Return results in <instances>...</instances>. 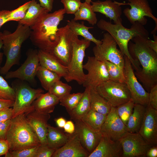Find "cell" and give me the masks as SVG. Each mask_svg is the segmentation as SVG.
Listing matches in <instances>:
<instances>
[{
    "label": "cell",
    "instance_id": "obj_18",
    "mask_svg": "<svg viewBox=\"0 0 157 157\" xmlns=\"http://www.w3.org/2000/svg\"><path fill=\"white\" fill-rule=\"evenodd\" d=\"M75 132L84 148L90 154L98 144L102 136L100 131L88 127L81 119L74 121Z\"/></svg>",
    "mask_w": 157,
    "mask_h": 157
},
{
    "label": "cell",
    "instance_id": "obj_46",
    "mask_svg": "<svg viewBox=\"0 0 157 157\" xmlns=\"http://www.w3.org/2000/svg\"><path fill=\"white\" fill-rule=\"evenodd\" d=\"M63 129L65 132L69 134H73L75 132V124L72 121L69 120L66 121Z\"/></svg>",
    "mask_w": 157,
    "mask_h": 157
},
{
    "label": "cell",
    "instance_id": "obj_27",
    "mask_svg": "<svg viewBox=\"0 0 157 157\" xmlns=\"http://www.w3.org/2000/svg\"><path fill=\"white\" fill-rule=\"evenodd\" d=\"M146 106L135 104L133 113L129 117L126 125L128 131L138 133L144 116Z\"/></svg>",
    "mask_w": 157,
    "mask_h": 157
},
{
    "label": "cell",
    "instance_id": "obj_54",
    "mask_svg": "<svg viewBox=\"0 0 157 157\" xmlns=\"http://www.w3.org/2000/svg\"><path fill=\"white\" fill-rule=\"evenodd\" d=\"M2 35V33L0 31V67L2 62L3 56V53L0 51L3 45Z\"/></svg>",
    "mask_w": 157,
    "mask_h": 157
},
{
    "label": "cell",
    "instance_id": "obj_37",
    "mask_svg": "<svg viewBox=\"0 0 157 157\" xmlns=\"http://www.w3.org/2000/svg\"><path fill=\"white\" fill-rule=\"evenodd\" d=\"M134 104L131 99L116 107L118 116L126 126L129 117L133 113Z\"/></svg>",
    "mask_w": 157,
    "mask_h": 157
},
{
    "label": "cell",
    "instance_id": "obj_4",
    "mask_svg": "<svg viewBox=\"0 0 157 157\" xmlns=\"http://www.w3.org/2000/svg\"><path fill=\"white\" fill-rule=\"evenodd\" d=\"M6 140L10 151L20 150L41 145L35 131L27 121L25 113L11 119Z\"/></svg>",
    "mask_w": 157,
    "mask_h": 157
},
{
    "label": "cell",
    "instance_id": "obj_52",
    "mask_svg": "<svg viewBox=\"0 0 157 157\" xmlns=\"http://www.w3.org/2000/svg\"><path fill=\"white\" fill-rule=\"evenodd\" d=\"M157 157V145L151 146L147 150L146 157Z\"/></svg>",
    "mask_w": 157,
    "mask_h": 157
},
{
    "label": "cell",
    "instance_id": "obj_6",
    "mask_svg": "<svg viewBox=\"0 0 157 157\" xmlns=\"http://www.w3.org/2000/svg\"><path fill=\"white\" fill-rule=\"evenodd\" d=\"M90 42L85 39H79L78 36L72 32L70 58L67 66V74L64 78L67 82L75 81L80 85L83 83L85 74L83 71V61L85 50Z\"/></svg>",
    "mask_w": 157,
    "mask_h": 157
},
{
    "label": "cell",
    "instance_id": "obj_9",
    "mask_svg": "<svg viewBox=\"0 0 157 157\" xmlns=\"http://www.w3.org/2000/svg\"><path fill=\"white\" fill-rule=\"evenodd\" d=\"M96 89L113 107H116L131 99V93L125 83L108 80L98 86Z\"/></svg>",
    "mask_w": 157,
    "mask_h": 157
},
{
    "label": "cell",
    "instance_id": "obj_16",
    "mask_svg": "<svg viewBox=\"0 0 157 157\" xmlns=\"http://www.w3.org/2000/svg\"><path fill=\"white\" fill-rule=\"evenodd\" d=\"M138 133L151 146L157 145V110L149 104Z\"/></svg>",
    "mask_w": 157,
    "mask_h": 157
},
{
    "label": "cell",
    "instance_id": "obj_28",
    "mask_svg": "<svg viewBox=\"0 0 157 157\" xmlns=\"http://www.w3.org/2000/svg\"><path fill=\"white\" fill-rule=\"evenodd\" d=\"M47 12H49L35 0H31L24 17L19 22V24L30 27L43 13Z\"/></svg>",
    "mask_w": 157,
    "mask_h": 157
},
{
    "label": "cell",
    "instance_id": "obj_5",
    "mask_svg": "<svg viewBox=\"0 0 157 157\" xmlns=\"http://www.w3.org/2000/svg\"><path fill=\"white\" fill-rule=\"evenodd\" d=\"M31 31L30 26L19 24L13 33L6 31L2 33L3 53L6 60L0 68L1 74L5 75L13 66L19 64L22 44L30 37Z\"/></svg>",
    "mask_w": 157,
    "mask_h": 157
},
{
    "label": "cell",
    "instance_id": "obj_44",
    "mask_svg": "<svg viewBox=\"0 0 157 157\" xmlns=\"http://www.w3.org/2000/svg\"><path fill=\"white\" fill-rule=\"evenodd\" d=\"M11 122V119L0 122V140H6V135Z\"/></svg>",
    "mask_w": 157,
    "mask_h": 157
},
{
    "label": "cell",
    "instance_id": "obj_53",
    "mask_svg": "<svg viewBox=\"0 0 157 157\" xmlns=\"http://www.w3.org/2000/svg\"><path fill=\"white\" fill-rule=\"evenodd\" d=\"M54 121L58 127L60 128H63L67 121L63 117L55 118Z\"/></svg>",
    "mask_w": 157,
    "mask_h": 157
},
{
    "label": "cell",
    "instance_id": "obj_45",
    "mask_svg": "<svg viewBox=\"0 0 157 157\" xmlns=\"http://www.w3.org/2000/svg\"><path fill=\"white\" fill-rule=\"evenodd\" d=\"M13 108L7 107L0 110V122L11 119L13 117Z\"/></svg>",
    "mask_w": 157,
    "mask_h": 157
},
{
    "label": "cell",
    "instance_id": "obj_2",
    "mask_svg": "<svg viewBox=\"0 0 157 157\" xmlns=\"http://www.w3.org/2000/svg\"><path fill=\"white\" fill-rule=\"evenodd\" d=\"M43 13L30 26V38L39 49L51 53L59 42L58 25L66 11L61 8L53 13Z\"/></svg>",
    "mask_w": 157,
    "mask_h": 157
},
{
    "label": "cell",
    "instance_id": "obj_20",
    "mask_svg": "<svg viewBox=\"0 0 157 157\" xmlns=\"http://www.w3.org/2000/svg\"><path fill=\"white\" fill-rule=\"evenodd\" d=\"M123 150L119 140H114L102 134L97 147L88 157H122Z\"/></svg>",
    "mask_w": 157,
    "mask_h": 157
},
{
    "label": "cell",
    "instance_id": "obj_25",
    "mask_svg": "<svg viewBox=\"0 0 157 157\" xmlns=\"http://www.w3.org/2000/svg\"><path fill=\"white\" fill-rule=\"evenodd\" d=\"M70 135L66 134L58 127L48 124L47 138V144L50 147L58 149L64 145L69 140Z\"/></svg>",
    "mask_w": 157,
    "mask_h": 157
},
{
    "label": "cell",
    "instance_id": "obj_51",
    "mask_svg": "<svg viewBox=\"0 0 157 157\" xmlns=\"http://www.w3.org/2000/svg\"><path fill=\"white\" fill-rule=\"evenodd\" d=\"M153 35L154 40L148 38L147 39V43L149 47L157 53V36L156 34Z\"/></svg>",
    "mask_w": 157,
    "mask_h": 157
},
{
    "label": "cell",
    "instance_id": "obj_56",
    "mask_svg": "<svg viewBox=\"0 0 157 157\" xmlns=\"http://www.w3.org/2000/svg\"></svg>",
    "mask_w": 157,
    "mask_h": 157
},
{
    "label": "cell",
    "instance_id": "obj_24",
    "mask_svg": "<svg viewBox=\"0 0 157 157\" xmlns=\"http://www.w3.org/2000/svg\"><path fill=\"white\" fill-rule=\"evenodd\" d=\"M59 99L49 92L42 93L33 103L32 106L36 111L42 113L50 114L53 112L55 106L59 102Z\"/></svg>",
    "mask_w": 157,
    "mask_h": 157
},
{
    "label": "cell",
    "instance_id": "obj_13",
    "mask_svg": "<svg viewBox=\"0 0 157 157\" xmlns=\"http://www.w3.org/2000/svg\"><path fill=\"white\" fill-rule=\"evenodd\" d=\"M123 150L122 157H146L151 146L138 133L128 132L119 140Z\"/></svg>",
    "mask_w": 157,
    "mask_h": 157
},
{
    "label": "cell",
    "instance_id": "obj_40",
    "mask_svg": "<svg viewBox=\"0 0 157 157\" xmlns=\"http://www.w3.org/2000/svg\"><path fill=\"white\" fill-rule=\"evenodd\" d=\"M38 147L20 150L8 151L5 154L6 157H35Z\"/></svg>",
    "mask_w": 157,
    "mask_h": 157
},
{
    "label": "cell",
    "instance_id": "obj_11",
    "mask_svg": "<svg viewBox=\"0 0 157 157\" xmlns=\"http://www.w3.org/2000/svg\"><path fill=\"white\" fill-rule=\"evenodd\" d=\"M27 58L21 66L14 71L8 72L5 75L6 79L17 78L34 84L35 77L40 65L38 50L33 49L27 53Z\"/></svg>",
    "mask_w": 157,
    "mask_h": 157
},
{
    "label": "cell",
    "instance_id": "obj_22",
    "mask_svg": "<svg viewBox=\"0 0 157 157\" xmlns=\"http://www.w3.org/2000/svg\"><path fill=\"white\" fill-rule=\"evenodd\" d=\"M93 11L105 15L107 17L113 20L114 24H122V8L119 2L111 0L97 1L92 2Z\"/></svg>",
    "mask_w": 157,
    "mask_h": 157
},
{
    "label": "cell",
    "instance_id": "obj_49",
    "mask_svg": "<svg viewBox=\"0 0 157 157\" xmlns=\"http://www.w3.org/2000/svg\"><path fill=\"white\" fill-rule=\"evenodd\" d=\"M41 6L46 9L49 12L53 9L54 0H38Z\"/></svg>",
    "mask_w": 157,
    "mask_h": 157
},
{
    "label": "cell",
    "instance_id": "obj_10",
    "mask_svg": "<svg viewBox=\"0 0 157 157\" xmlns=\"http://www.w3.org/2000/svg\"><path fill=\"white\" fill-rule=\"evenodd\" d=\"M130 8L124 9L123 13L129 22L133 24L138 22L143 25L146 24L147 16L152 18L155 22V27L151 32L156 34L157 30V18L153 14L152 10L147 0H126Z\"/></svg>",
    "mask_w": 157,
    "mask_h": 157
},
{
    "label": "cell",
    "instance_id": "obj_12",
    "mask_svg": "<svg viewBox=\"0 0 157 157\" xmlns=\"http://www.w3.org/2000/svg\"><path fill=\"white\" fill-rule=\"evenodd\" d=\"M124 57L125 63L124 72L125 83L131 93V99L135 104L146 106L149 104V93L138 81L129 59L125 55Z\"/></svg>",
    "mask_w": 157,
    "mask_h": 157
},
{
    "label": "cell",
    "instance_id": "obj_29",
    "mask_svg": "<svg viewBox=\"0 0 157 157\" xmlns=\"http://www.w3.org/2000/svg\"><path fill=\"white\" fill-rule=\"evenodd\" d=\"M91 109L102 114L107 115L112 107L109 102L101 96L96 88H90Z\"/></svg>",
    "mask_w": 157,
    "mask_h": 157
},
{
    "label": "cell",
    "instance_id": "obj_3",
    "mask_svg": "<svg viewBox=\"0 0 157 157\" xmlns=\"http://www.w3.org/2000/svg\"><path fill=\"white\" fill-rule=\"evenodd\" d=\"M97 26L100 29L107 31L112 36L121 52L130 60L133 69L136 72L140 71L141 67L140 63L138 60L133 59L130 55L128 50V44L129 42L136 36L149 37V32L144 25L136 22L132 24L130 28H127L123 26L122 24H113L101 19L97 23Z\"/></svg>",
    "mask_w": 157,
    "mask_h": 157
},
{
    "label": "cell",
    "instance_id": "obj_42",
    "mask_svg": "<svg viewBox=\"0 0 157 157\" xmlns=\"http://www.w3.org/2000/svg\"><path fill=\"white\" fill-rule=\"evenodd\" d=\"M56 149L47 144L41 145L38 147L35 157H52Z\"/></svg>",
    "mask_w": 157,
    "mask_h": 157
},
{
    "label": "cell",
    "instance_id": "obj_36",
    "mask_svg": "<svg viewBox=\"0 0 157 157\" xmlns=\"http://www.w3.org/2000/svg\"><path fill=\"white\" fill-rule=\"evenodd\" d=\"M72 90L71 86L59 80L52 85L48 92L54 95L60 100L70 94Z\"/></svg>",
    "mask_w": 157,
    "mask_h": 157
},
{
    "label": "cell",
    "instance_id": "obj_17",
    "mask_svg": "<svg viewBox=\"0 0 157 157\" xmlns=\"http://www.w3.org/2000/svg\"><path fill=\"white\" fill-rule=\"evenodd\" d=\"M59 40L51 53L63 65L67 67L69 62L71 53V38L72 32L66 26L59 28Z\"/></svg>",
    "mask_w": 157,
    "mask_h": 157
},
{
    "label": "cell",
    "instance_id": "obj_55",
    "mask_svg": "<svg viewBox=\"0 0 157 157\" xmlns=\"http://www.w3.org/2000/svg\"><path fill=\"white\" fill-rule=\"evenodd\" d=\"M85 2L89 4H90L91 2H92V0H85Z\"/></svg>",
    "mask_w": 157,
    "mask_h": 157
},
{
    "label": "cell",
    "instance_id": "obj_34",
    "mask_svg": "<svg viewBox=\"0 0 157 157\" xmlns=\"http://www.w3.org/2000/svg\"><path fill=\"white\" fill-rule=\"evenodd\" d=\"M103 62L105 64L109 75V80L116 82L125 83L124 69L109 61Z\"/></svg>",
    "mask_w": 157,
    "mask_h": 157
},
{
    "label": "cell",
    "instance_id": "obj_33",
    "mask_svg": "<svg viewBox=\"0 0 157 157\" xmlns=\"http://www.w3.org/2000/svg\"><path fill=\"white\" fill-rule=\"evenodd\" d=\"M74 14L75 17L73 19L75 21L86 20L92 25L97 23L96 15L92 10L91 5L85 2L82 3L80 8Z\"/></svg>",
    "mask_w": 157,
    "mask_h": 157
},
{
    "label": "cell",
    "instance_id": "obj_41",
    "mask_svg": "<svg viewBox=\"0 0 157 157\" xmlns=\"http://www.w3.org/2000/svg\"><path fill=\"white\" fill-rule=\"evenodd\" d=\"M63 4L66 13L74 14L80 7L81 0H61Z\"/></svg>",
    "mask_w": 157,
    "mask_h": 157
},
{
    "label": "cell",
    "instance_id": "obj_1",
    "mask_svg": "<svg viewBox=\"0 0 157 157\" xmlns=\"http://www.w3.org/2000/svg\"><path fill=\"white\" fill-rule=\"evenodd\" d=\"M148 38L149 37L136 36L129 42L128 49L131 57L138 60L142 67L140 71L134 72L135 74L149 93L152 87L157 84V53L148 45Z\"/></svg>",
    "mask_w": 157,
    "mask_h": 157
},
{
    "label": "cell",
    "instance_id": "obj_32",
    "mask_svg": "<svg viewBox=\"0 0 157 157\" xmlns=\"http://www.w3.org/2000/svg\"><path fill=\"white\" fill-rule=\"evenodd\" d=\"M36 76L39 79L42 87L48 91L55 83L60 80L61 78L56 73L40 65L38 69Z\"/></svg>",
    "mask_w": 157,
    "mask_h": 157
},
{
    "label": "cell",
    "instance_id": "obj_21",
    "mask_svg": "<svg viewBox=\"0 0 157 157\" xmlns=\"http://www.w3.org/2000/svg\"><path fill=\"white\" fill-rule=\"evenodd\" d=\"M68 141L57 149L52 157H88L90 154L83 147L77 134H70Z\"/></svg>",
    "mask_w": 157,
    "mask_h": 157
},
{
    "label": "cell",
    "instance_id": "obj_35",
    "mask_svg": "<svg viewBox=\"0 0 157 157\" xmlns=\"http://www.w3.org/2000/svg\"><path fill=\"white\" fill-rule=\"evenodd\" d=\"M83 94V92L70 93L60 99V105L64 107L69 113L77 106Z\"/></svg>",
    "mask_w": 157,
    "mask_h": 157
},
{
    "label": "cell",
    "instance_id": "obj_48",
    "mask_svg": "<svg viewBox=\"0 0 157 157\" xmlns=\"http://www.w3.org/2000/svg\"><path fill=\"white\" fill-rule=\"evenodd\" d=\"M9 149V145L7 140H0V156L6 154Z\"/></svg>",
    "mask_w": 157,
    "mask_h": 157
},
{
    "label": "cell",
    "instance_id": "obj_26",
    "mask_svg": "<svg viewBox=\"0 0 157 157\" xmlns=\"http://www.w3.org/2000/svg\"><path fill=\"white\" fill-rule=\"evenodd\" d=\"M90 88H85L82 97L75 108L68 113L71 119L74 121L81 119L91 109Z\"/></svg>",
    "mask_w": 157,
    "mask_h": 157
},
{
    "label": "cell",
    "instance_id": "obj_43",
    "mask_svg": "<svg viewBox=\"0 0 157 157\" xmlns=\"http://www.w3.org/2000/svg\"><path fill=\"white\" fill-rule=\"evenodd\" d=\"M149 104L157 110V84L152 87L149 92Z\"/></svg>",
    "mask_w": 157,
    "mask_h": 157
},
{
    "label": "cell",
    "instance_id": "obj_39",
    "mask_svg": "<svg viewBox=\"0 0 157 157\" xmlns=\"http://www.w3.org/2000/svg\"><path fill=\"white\" fill-rule=\"evenodd\" d=\"M30 1L24 3L16 9L10 10L8 16V22L15 21L19 22L24 17L29 7Z\"/></svg>",
    "mask_w": 157,
    "mask_h": 157
},
{
    "label": "cell",
    "instance_id": "obj_23",
    "mask_svg": "<svg viewBox=\"0 0 157 157\" xmlns=\"http://www.w3.org/2000/svg\"><path fill=\"white\" fill-rule=\"evenodd\" d=\"M40 65L53 72L61 77H65L67 74V67L63 65L52 54L38 50Z\"/></svg>",
    "mask_w": 157,
    "mask_h": 157
},
{
    "label": "cell",
    "instance_id": "obj_50",
    "mask_svg": "<svg viewBox=\"0 0 157 157\" xmlns=\"http://www.w3.org/2000/svg\"><path fill=\"white\" fill-rule=\"evenodd\" d=\"M14 101L0 98V110L7 107L13 106Z\"/></svg>",
    "mask_w": 157,
    "mask_h": 157
},
{
    "label": "cell",
    "instance_id": "obj_15",
    "mask_svg": "<svg viewBox=\"0 0 157 157\" xmlns=\"http://www.w3.org/2000/svg\"><path fill=\"white\" fill-rule=\"evenodd\" d=\"M100 131L102 134L114 140H119L128 132L126 125L118 116L116 107H112Z\"/></svg>",
    "mask_w": 157,
    "mask_h": 157
},
{
    "label": "cell",
    "instance_id": "obj_7",
    "mask_svg": "<svg viewBox=\"0 0 157 157\" xmlns=\"http://www.w3.org/2000/svg\"><path fill=\"white\" fill-rule=\"evenodd\" d=\"M12 87L15 93L12 118L34 110L33 103L44 92L41 89L31 88L19 79L12 83Z\"/></svg>",
    "mask_w": 157,
    "mask_h": 157
},
{
    "label": "cell",
    "instance_id": "obj_38",
    "mask_svg": "<svg viewBox=\"0 0 157 157\" xmlns=\"http://www.w3.org/2000/svg\"><path fill=\"white\" fill-rule=\"evenodd\" d=\"M0 98L15 101V93L6 81L0 76Z\"/></svg>",
    "mask_w": 157,
    "mask_h": 157
},
{
    "label": "cell",
    "instance_id": "obj_19",
    "mask_svg": "<svg viewBox=\"0 0 157 157\" xmlns=\"http://www.w3.org/2000/svg\"><path fill=\"white\" fill-rule=\"evenodd\" d=\"M25 114L27 121L37 134L41 145L47 144L48 122L51 117L50 114L41 113L34 110Z\"/></svg>",
    "mask_w": 157,
    "mask_h": 157
},
{
    "label": "cell",
    "instance_id": "obj_30",
    "mask_svg": "<svg viewBox=\"0 0 157 157\" xmlns=\"http://www.w3.org/2000/svg\"><path fill=\"white\" fill-rule=\"evenodd\" d=\"M67 25L69 26L73 33L77 35H81L84 39L93 42L96 45L98 46L101 43V41L96 39L89 31V29L93 27H89L85 26L84 22L80 23L72 19L67 21Z\"/></svg>",
    "mask_w": 157,
    "mask_h": 157
},
{
    "label": "cell",
    "instance_id": "obj_47",
    "mask_svg": "<svg viewBox=\"0 0 157 157\" xmlns=\"http://www.w3.org/2000/svg\"><path fill=\"white\" fill-rule=\"evenodd\" d=\"M10 11L7 10H0V28L4 24L8 22V16Z\"/></svg>",
    "mask_w": 157,
    "mask_h": 157
},
{
    "label": "cell",
    "instance_id": "obj_8",
    "mask_svg": "<svg viewBox=\"0 0 157 157\" xmlns=\"http://www.w3.org/2000/svg\"><path fill=\"white\" fill-rule=\"evenodd\" d=\"M101 44L96 45L92 51L97 60L111 62L124 69L125 60L124 55L117 48V42L108 32L104 33Z\"/></svg>",
    "mask_w": 157,
    "mask_h": 157
},
{
    "label": "cell",
    "instance_id": "obj_14",
    "mask_svg": "<svg viewBox=\"0 0 157 157\" xmlns=\"http://www.w3.org/2000/svg\"><path fill=\"white\" fill-rule=\"evenodd\" d=\"M83 67L88 72L82 84L85 88H96L103 82L109 80L104 62L97 59L94 56H88Z\"/></svg>",
    "mask_w": 157,
    "mask_h": 157
},
{
    "label": "cell",
    "instance_id": "obj_31",
    "mask_svg": "<svg viewBox=\"0 0 157 157\" xmlns=\"http://www.w3.org/2000/svg\"><path fill=\"white\" fill-rule=\"evenodd\" d=\"M106 115L90 109L81 119L90 129L99 131L106 119Z\"/></svg>",
    "mask_w": 157,
    "mask_h": 157
}]
</instances>
